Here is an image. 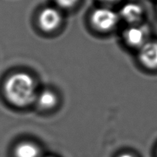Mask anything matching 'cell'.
<instances>
[{"mask_svg": "<svg viewBox=\"0 0 157 157\" xmlns=\"http://www.w3.org/2000/svg\"><path fill=\"white\" fill-rule=\"evenodd\" d=\"M58 4L63 8H70L75 6L78 0H56Z\"/></svg>", "mask_w": 157, "mask_h": 157, "instance_id": "9", "label": "cell"}, {"mask_svg": "<svg viewBox=\"0 0 157 157\" xmlns=\"http://www.w3.org/2000/svg\"><path fill=\"white\" fill-rule=\"evenodd\" d=\"M104 1H106V2H115V1H117V0H104Z\"/></svg>", "mask_w": 157, "mask_h": 157, "instance_id": "11", "label": "cell"}, {"mask_svg": "<svg viewBox=\"0 0 157 157\" xmlns=\"http://www.w3.org/2000/svg\"><path fill=\"white\" fill-rule=\"evenodd\" d=\"M39 149L34 143L30 142L21 143L15 147V157H38Z\"/></svg>", "mask_w": 157, "mask_h": 157, "instance_id": "7", "label": "cell"}, {"mask_svg": "<svg viewBox=\"0 0 157 157\" xmlns=\"http://www.w3.org/2000/svg\"><path fill=\"white\" fill-rule=\"evenodd\" d=\"M7 99L16 106H26L36 99V86L33 78L26 72L11 75L4 83Z\"/></svg>", "mask_w": 157, "mask_h": 157, "instance_id": "1", "label": "cell"}, {"mask_svg": "<svg viewBox=\"0 0 157 157\" xmlns=\"http://www.w3.org/2000/svg\"><path fill=\"white\" fill-rule=\"evenodd\" d=\"M119 157H135V156L133 155H132V154H130V153H124V154H122V155H120Z\"/></svg>", "mask_w": 157, "mask_h": 157, "instance_id": "10", "label": "cell"}, {"mask_svg": "<svg viewBox=\"0 0 157 157\" xmlns=\"http://www.w3.org/2000/svg\"><path fill=\"white\" fill-rule=\"evenodd\" d=\"M139 58L149 69L157 68V42H147L140 48Z\"/></svg>", "mask_w": 157, "mask_h": 157, "instance_id": "4", "label": "cell"}, {"mask_svg": "<svg viewBox=\"0 0 157 157\" xmlns=\"http://www.w3.org/2000/svg\"><path fill=\"white\" fill-rule=\"evenodd\" d=\"M147 30L144 26H132L125 32L126 42L133 47L140 48L147 42Z\"/></svg>", "mask_w": 157, "mask_h": 157, "instance_id": "5", "label": "cell"}, {"mask_svg": "<svg viewBox=\"0 0 157 157\" xmlns=\"http://www.w3.org/2000/svg\"><path fill=\"white\" fill-rule=\"evenodd\" d=\"M36 100L38 104L43 109H51L56 105L58 98L55 93L52 91L45 89L37 95Z\"/></svg>", "mask_w": 157, "mask_h": 157, "instance_id": "8", "label": "cell"}, {"mask_svg": "<svg viewBox=\"0 0 157 157\" xmlns=\"http://www.w3.org/2000/svg\"><path fill=\"white\" fill-rule=\"evenodd\" d=\"M38 20L43 30L51 32L58 27L61 21V15L56 9L48 7L41 11Z\"/></svg>", "mask_w": 157, "mask_h": 157, "instance_id": "3", "label": "cell"}, {"mask_svg": "<svg viewBox=\"0 0 157 157\" xmlns=\"http://www.w3.org/2000/svg\"><path fill=\"white\" fill-rule=\"evenodd\" d=\"M91 21L94 26L99 30L108 31L117 25L118 15L112 9L100 8L93 12Z\"/></svg>", "mask_w": 157, "mask_h": 157, "instance_id": "2", "label": "cell"}, {"mask_svg": "<svg viewBox=\"0 0 157 157\" xmlns=\"http://www.w3.org/2000/svg\"><path fill=\"white\" fill-rule=\"evenodd\" d=\"M121 16L127 22L135 24L142 18L143 9L140 6L135 3H127L121 9Z\"/></svg>", "mask_w": 157, "mask_h": 157, "instance_id": "6", "label": "cell"}]
</instances>
